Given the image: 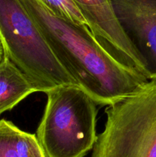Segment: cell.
<instances>
[{"instance_id": "cell-1", "label": "cell", "mask_w": 156, "mask_h": 157, "mask_svg": "<svg viewBox=\"0 0 156 157\" xmlns=\"http://www.w3.org/2000/svg\"><path fill=\"white\" fill-rule=\"evenodd\" d=\"M20 1L58 62L97 105H112L149 79L118 61L87 25L54 15L39 0Z\"/></svg>"}, {"instance_id": "cell-2", "label": "cell", "mask_w": 156, "mask_h": 157, "mask_svg": "<svg viewBox=\"0 0 156 157\" xmlns=\"http://www.w3.org/2000/svg\"><path fill=\"white\" fill-rule=\"evenodd\" d=\"M45 94L36 137L46 157H84L97 138V104L77 84H62Z\"/></svg>"}, {"instance_id": "cell-3", "label": "cell", "mask_w": 156, "mask_h": 157, "mask_svg": "<svg viewBox=\"0 0 156 157\" xmlns=\"http://www.w3.org/2000/svg\"><path fill=\"white\" fill-rule=\"evenodd\" d=\"M105 112L92 157H156V75Z\"/></svg>"}, {"instance_id": "cell-4", "label": "cell", "mask_w": 156, "mask_h": 157, "mask_svg": "<svg viewBox=\"0 0 156 157\" xmlns=\"http://www.w3.org/2000/svg\"><path fill=\"white\" fill-rule=\"evenodd\" d=\"M0 41L6 56L38 92L77 84L56 59L20 0H0Z\"/></svg>"}, {"instance_id": "cell-5", "label": "cell", "mask_w": 156, "mask_h": 157, "mask_svg": "<svg viewBox=\"0 0 156 157\" xmlns=\"http://www.w3.org/2000/svg\"><path fill=\"white\" fill-rule=\"evenodd\" d=\"M87 27L118 61L151 78L143 61L124 34L113 12L111 0H72Z\"/></svg>"}, {"instance_id": "cell-6", "label": "cell", "mask_w": 156, "mask_h": 157, "mask_svg": "<svg viewBox=\"0 0 156 157\" xmlns=\"http://www.w3.org/2000/svg\"><path fill=\"white\" fill-rule=\"evenodd\" d=\"M124 34L151 76L156 75V0H111Z\"/></svg>"}, {"instance_id": "cell-7", "label": "cell", "mask_w": 156, "mask_h": 157, "mask_svg": "<svg viewBox=\"0 0 156 157\" xmlns=\"http://www.w3.org/2000/svg\"><path fill=\"white\" fill-rule=\"evenodd\" d=\"M38 92L27 76L7 57L0 64V116Z\"/></svg>"}, {"instance_id": "cell-8", "label": "cell", "mask_w": 156, "mask_h": 157, "mask_svg": "<svg viewBox=\"0 0 156 157\" xmlns=\"http://www.w3.org/2000/svg\"><path fill=\"white\" fill-rule=\"evenodd\" d=\"M0 157H46L36 136L0 120Z\"/></svg>"}, {"instance_id": "cell-9", "label": "cell", "mask_w": 156, "mask_h": 157, "mask_svg": "<svg viewBox=\"0 0 156 157\" xmlns=\"http://www.w3.org/2000/svg\"><path fill=\"white\" fill-rule=\"evenodd\" d=\"M50 12L61 18L79 25H86L85 19L72 0H39Z\"/></svg>"}, {"instance_id": "cell-10", "label": "cell", "mask_w": 156, "mask_h": 157, "mask_svg": "<svg viewBox=\"0 0 156 157\" xmlns=\"http://www.w3.org/2000/svg\"><path fill=\"white\" fill-rule=\"evenodd\" d=\"M5 57H6V55H5L4 49H3V46L2 44L1 41H0V64L2 63V61L4 60Z\"/></svg>"}]
</instances>
